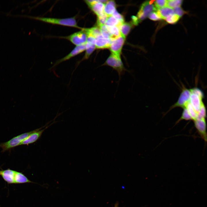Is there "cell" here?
Listing matches in <instances>:
<instances>
[{
	"instance_id": "obj_11",
	"label": "cell",
	"mask_w": 207,
	"mask_h": 207,
	"mask_svg": "<svg viewBox=\"0 0 207 207\" xmlns=\"http://www.w3.org/2000/svg\"><path fill=\"white\" fill-rule=\"evenodd\" d=\"M15 171L8 168L0 170V175L8 184H15L14 176Z\"/></svg>"
},
{
	"instance_id": "obj_22",
	"label": "cell",
	"mask_w": 207,
	"mask_h": 207,
	"mask_svg": "<svg viewBox=\"0 0 207 207\" xmlns=\"http://www.w3.org/2000/svg\"><path fill=\"white\" fill-rule=\"evenodd\" d=\"M185 108L187 110L192 119V120L193 121L195 120L198 117V114L189 102L187 104Z\"/></svg>"
},
{
	"instance_id": "obj_30",
	"label": "cell",
	"mask_w": 207,
	"mask_h": 207,
	"mask_svg": "<svg viewBox=\"0 0 207 207\" xmlns=\"http://www.w3.org/2000/svg\"><path fill=\"white\" fill-rule=\"evenodd\" d=\"M191 93H193L197 95L200 98L203 99L204 97V95L202 91L197 87H194L190 89Z\"/></svg>"
},
{
	"instance_id": "obj_1",
	"label": "cell",
	"mask_w": 207,
	"mask_h": 207,
	"mask_svg": "<svg viewBox=\"0 0 207 207\" xmlns=\"http://www.w3.org/2000/svg\"><path fill=\"white\" fill-rule=\"evenodd\" d=\"M28 17L31 18L53 24L73 27L81 29L83 28L78 26L76 20L74 17L65 18H58L30 16Z\"/></svg>"
},
{
	"instance_id": "obj_33",
	"label": "cell",
	"mask_w": 207,
	"mask_h": 207,
	"mask_svg": "<svg viewBox=\"0 0 207 207\" xmlns=\"http://www.w3.org/2000/svg\"><path fill=\"white\" fill-rule=\"evenodd\" d=\"M133 24L134 25H137L140 22L136 16H133L131 17Z\"/></svg>"
},
{
	"instance_id": "obj_5",
	"label": "cell",
	"mask_w": 207,
	"mask_h": 207,
	"mask_svg": "<svg viewBox=\"0 0 207 207\" xmlns=\"http://www.w3.org/2000/svg\"><path fill=\"white\" fill-rule=\"evenodd\" d=\"M154 1H146L141 5L137 16L140 22L148 16L152 12L156 11V8L153 3Z\"/></svg>"
},
{
	"instance_id": "obj_12",
	"label": "cell",
	"mask_w": 207,
	"mask_h": 207,
	"mask_svg": "<svg viewBox=\"0 0 207 207\" xmlns=\"http://www.w3.org/2000/svg\"><path fill=\"white\" fill-rule=\"evenodd\" d=\"M195 127L202 138L205 140H206V122L205 119H201L193 121Z\"/></svg>"
},
{
	"instance_id": "obj_13",
	"label": "cell",
	"mask_w": 207,
	"mask_h": 207,
	"mask_svg": "<svg viewBox=\"0 0 207 207\" xmlns=\"http://www.w3.org/2000/svg\"><path fill=\"white\" fill-rule=\"evenodd\" d=\"M112 41L111 38H105L101 35L95 38V47L98 49L109 48Z\"/></svg>"
},
{
	"instance_id": "obj_9",
	"label": "cell",
	"mask_w": 207,
	"mask_h": 207,
	"mask_svg": "<svg viewBox=\"0 0 207 207\" xmlns=\"http://www.w3.org/2000/svg\"><path fill=\"white\" fill-rule=\"evenodd\" d=\"M125 39V38L120 36L112 40L110 47L112 53L120 56Z\"/></svg>"
},
{
	"instance_id": "obj_31",
	"label": "cell",
	"mask_w": 207,
	"mask_h": 207,
	"mask_svg": "<svg viewBox=\"0 0 207 207\" xmlns=\"http://www.w3.org/2000/svg\"><path fill=\"white\" fill-rule=\"evenodd\" d=\"M112 15L122 23L124 22V19L123 16L118 13L116 10Z\"/></svg>"
},
{
	"instance_id": "obj_3",
	"label": "cell",
	"mask_w": 207,
	"mask_h": 207,
	"mask_svg": "<svg viewBox=\"0 0 207 207\" xmlns=\"http://www.w3.org/2000/svg\"><path fill=\"white\" fill-rule=\"evenodd\" d=\"M34 131V130L22 133L14 137L6 142L0 143V147L2 149V152H5L20 145L22 142Z\"/></svg>"
},
{
	"instance_id": "obj_17",
	"label": "cell",
	"mask_w": 207,
	"mask_h": 207,
	"mask_svg": "<svg viewBox=\"0 0 207 207\" xmlns=\"http://www.w3.org/2000/svg\"><path fill=\"white\" fill-rule=\"evenodd\" d=\"M116 4L114 1H108L104 5V11L108 16L112 15L116 10Z\"/></svg>"
},
{
	"instance_id": "obj_26",
	"label": "cell",
	"mask_w": 207,
	"mask_h": 207,
	"mask_svg": "<svg viewBox=\"0 0 207 207\" xmlns=\"http://www.w3.org/2000/svg\"><path fill=\"white\" fill-rule=\"evenodd\" d=\"M108 17L105 13L101 16H97V23L99 27L105 24Z\"/></svg>"
},
{
	"instance_id": "obj_7",
	"label": "cell",
	"mask_w": 207,
	"mask_h": 207,
	"mask_svg": "<svg viewBox=\"0 0 207 207\" xmlns=\"http://www.w3.org/2000/svg\"><path fill=\"white\" fill-rule=\"evenodd\" d=\"M191 94L190 89L183 87L177 101L171 106L169 110L177 107L185 108L189 101Z\"/></svg>"
},
{
	"instance_id": "obj_27",
	"label": "cell",
	"mask_w": 207,
	"mask_h": 207,
	"mask_svg": "<svg viewBox=\"0 0 207 207\" xmlns=\"http://www.w3.org/2000/svg\"><path fill=\"white\" fill-rule=\"evenodd\" d=\"M154 3L156 8L158 9L167 6V0H157L154 1Z\"/></svg>"
},
{
	"instance_id": "obj_28",
	"label": "cell",
	"mask_w": 207,
	"mask_h": 207,
	"mask_svg": "<svg viewBox=\"0 0 207 207\" xmlns=\"http://www.w3.org/2000/svg\"><path fill=\"white\" fill-rule=\"evenodd\" d=\"M183 112L182 115L180 118L177 121L178 122L180 121L185 120H192V119L189 114L188 111L187 109L185 108H183Z\"/></svg>"
},
{
	"instance_id": "obj_19",
	"label": "cell",
	"mask_w": 207,
	"mask_h": 207,
	"mask_svg": "<svg viewBox=\"0 0 207 207\" xmlns=\"http://www.w3.org/2000/svg\"><path fill=\"white\" fill-rule=\"evenodd\" d=\"M132 27L131 23H122L119 27L121 36L125 38Z\"/></svg>"
},
{
	"instance_id": "obj_25",
	"label": "cell",
	"mask_w": 207,
	"mask_h": 207,
	"mask_svg": "<svg viewBox=\"0 0 207 207\" xmlns=\"http://www.w3.org/2000/svg\"><path fill=\"white\" fill-rule=\"evenodd\" d=\"M180 18V17L179 16L174 14L168 16L165 20L168 23L174 24L179 21Z\"/></svg>"
},
{
	"instance_id": "obj_15",
	"label": "cell",
	"mask_w": 207,
	"mask_h": 207,
	"mask_svg": "<svg viewBox=\"0 0 207 207\" xmlns=\"http://www.w3.org/2000/svg\"><path fill=\"white\" fill-rule=\"evenodd\" d=\"M14 179L15 184H19L26 183H37L31 181L22 172L16 171H15Z\"/></svg>"
},
{
	"instance_id": "obj_4",
	"label": "cell",
	"mask_w": 207,
	"mask_h": 207,
	"mask_svg": "<svg viewBox=\"0 0 207 207\" xmlns=\"http://www.w3.org/2000/svg\"><path fill=\"white\" fill-rule=\"evenodd\" d=\"M50 122L41 128L34 130V131L22 141L20 145H27L36 142L41 137L44 131L52 124L55 122L53 121L51 124Z\"/></svg>"
},
{
	"instance_id": "obj_32",
	"label": "cell",
	"mask_w": 207,
	"mask_h": 207,
	"mask_svg": "<svg viewBox=\"0 0 207 207\" xmlns=\"http://www.w3.org/2000/svg\"><path fill=\"white\" fill-rule=\"evenodd\" d=\"M173 9L175 14L178 15L180 17L185 13V12L180 7H177Z\"/></svg>"
},
{
	"instance_id": "obj_14",
	"label": "cell",
	"mask_w": 207,
	"mask_h": 207,
	"mask_svg": "<svg viewBox=\"0 0 207 207\" xmlns=\"http://www.w3.org/2000/svg\"><path fill=\"white\" fill-rule=\"evenodd\" d=\"M104 5L103 3L100 2L99 0H95L93 3L88 6L97 16H99L105 13Z\"/></svg>"
},
{
	"instance_id": "obj_29",
	"label": "cell",
	"mask_w": 207,
	"mask_h": 207,
	"mask_svg": "<svg viewBox=\"0 0 207 207\" xmlns=\"http://www.w3.org/2000/svg\"><path fill=\"white\" fill-rule=\"evenodd\" d=\"M149 18L153 21H157L162 19L160 15L157 12H154L148 16Z\"/></svg>"
},
{
	"instance_id": "obj_18",
	"label": "cell",
	"mask_w": 207,
	"mask_h": 207,
	"mask_svg": "<svg viewBox=\"0 0 207 207\" xmlns=\"http://www.w3.org/2000/svg\"><path fill=\"white\" fill-rule=\"evenodd\" d=\"M95 48H96L95 45L90 44L86 43L85 52L84 55L81 60L78 62L75 69H76L80 62L84 60H87L89 58L90 56L94 51Z\"/></svg>"
},
{
	"instance_id": "obj_8",
	"label": "cell",
	"mask_w": 207,
	"mask_h": 207,
	"mask_svg": "<svg viewBox=\"0 0 207 207\" xmlns=\"http://www.w3.org/2000/svg\"><path fill=\"white\" fill-rule=\"evenodd\" d=\"M86 49V43L80 45L76 46L67 55L56 61L53 65L51 68H53L61 63L68 60L71 58L81 53Z\"/></svg>"
},
{
	"instance_id": "obj_10",
	"label": "cell",
	"mask_w": 207,
	"mask_h": 207,
	"mask_svg": "<svg viewBox=\"0 0 207 207\" xmlns=\"http://www.w3.org/2000/svg\"><path fill=\"white\" fill-rule=\"evenodd\" d=\"M189 102L198 114V116L200 108L204 104L202 99L196 94L191 93Z\"/></svg>"
},
{
	"instance_id": "obj_23",
	"label": "cell",
	"mask_w": 207,
	"mask_h": 207,
	"mask_svg": "<svg viewBox=\"0 0 207 207\" xmlns=\"http://www.w3.org/2000/svg\"><path fill=\"white\" fill-rule=\"evenodd\" d=\"M99 28L102 37L106 39L111 38V35L107 26L103 25L99 27Z\"/></svg>"
},
{
	"instance_id": "obj_16",
	"label": "cell",
	"mask_w": 207,
	"mask_h": 207,
	"mask_svg": "<svg viewBox=\"0 0 207 207\" xmlns=\"http://www.w3.org/2000/svg\"><path fill=\"white\" fill-rule=\"evenodd\" d=\"M157 12L160 16L161 19L165 20L170 16L175 14L173 9L168 6L158 9Z\"/></svg>"
},
{
	"instance_id": "obj_2",
	"label": "cell",
	"mask_w": 207,
	"mask_h": 207,
	"mask_svg": "<svg viewBox=\"0 0 207 207\" xmlns=\"http://www.w3.org/2000/svg\"><path fill=\"white\" fill-rule=\"evenodd\" d=\"M103 65L110 66L116 70L120 78L121 76L126 70L123 65L120 56L112 53Z\"/></svg>"
},
{
	"instance_id": "obj_6",
	"label": "cell",
	"mask_w": 207,
	"mask_h": 207,
	"mask_svg": "<svg viewBox=\"0 0 207 207\" xmlns=\"http://www.w3.org/2000/svg\"><path fill=\"white\" fill-rule=\"evenodd\" d=\"M81 30L64 38L68 40L76 46L85 44L87 41V35L83 28Z\"/></svg>"
},
{
	"instance_id": "obj_24",
	"label": "cell",
	"mask_w": 207,
	"mask_h": 207,
	"mask_svg": "<svg viewBox=\"0 0 207 207\" xmlns=\"http://www.w3.org/2000/svg\"><path fill=\"white\" fill-rule=\"evenodd\" d=\"M183 1L181 0H167V6L174 9L177 7H180Z\"/></svg>"
},
{
	"instance_id": "obj_20",
	"label": "cell",
	"mask_w": 207,
	"mask_h": 207,
	"mask_svg": "<svg viewBox=\"0 0 207 207\" xmlns=\"http://www.w3.org/2000/svg\"><path fill=\"white\" fill-rule=\"evenodd\" d=\"M122 23L112 15H110L108 16L105 25L109 27L117 26L119 27Z\"/></svg>"
},
{
	"instance_id": "obj_34",
	"label": "cell",
	"mask_w": 207,
	"mask_h": 207,
	"mask_svg": "<svg viewBox=\"0 0 207 207\" xmlns=\"http://www.w3.org/2000/svg\"><path fill=\"white\" fill-rule=\"evenodd\" d=\"M114 207H118V203L117 202L115 204Z\"/></svg>"
},
{
	"instance_id": "obj_21",
	"label": "cell",
	"mask_w": 207,
	"mask_h": 207,
	"mask_svg": "<svg viewBox=\"0 0 207 207\" xmlns=\"http://www.w3.org/2000/svg\"><path fill=\"white\" fill-rule=\"evenodd\" d=\"M108 27L111 35V39L112 40H113L121 36L120 29L118 27L114 26Z\"/></svg>"
}]
</instances>
